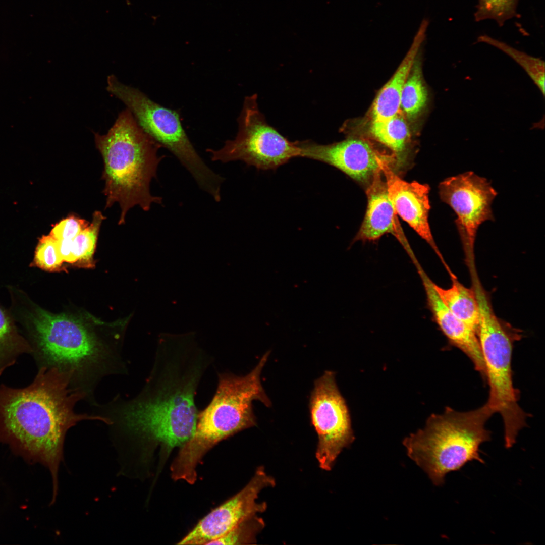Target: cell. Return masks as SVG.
<instances>
[{
	"instance_id": "6da1fadb",
	"label": "cell",
	"mask_w": 545,
	"mask_h": 545,
	"mask_svg": "<svg viewBox=\"0 0 545 545\" xmlns=\"http://www.w3.org/2000/svg\"><path fill=\"white\" fill-rule=\"evenodd\" d=\"M212 360L192 336H162L143 390L119 410L123 428L169 451L183 445L195 430L196 392Z\"/></svg>"
},
{
	"instance_id": "7a4b0ae2",
	"label": "cell",
	"mask_w": 545,
	"mask_h": 545,
	"mask_svg": "<svg viewBox=\"0 0 545 545\" xmlns=\"http://www.w3.org/2000/svg\"><path fill=\"white\" fill-rule=\"evenodd\" d=\"M72 383L68 373L41 367L26 387L0 385V443L25 460L40 463L49 470L52 503L58 495V470L67 431L83 420L110 422L106 417L75 411L85 392L72 387Z\"/></svg>"
},
{
	"instance_id": "3957f363",
	"label": "cell",
	"mask_w": 545,
	"mask_h": 545,
	"mask_svg": "<svg viewBox=\"0 0 545 545\" xmlns=\"http://www.w3.org/2000/svg\"><path fill=\"white\" fill-rule=\"evenodd\" d=\"M94 139L104 162L105 208L119 203V225L125 223L128 211L135 206L147 211L153 204H162V198L150 190L165 157L158 154L162 147L140 127L128 108L119 114L106 134L95 133Z\"/></svg>"
},
{
	"instance_id": "277c9868",
	"label": "cell",
	"mask_w": 545,
	"mask_h": 545,
	"mask_svg": "<svg viewBox=\"0 0 545 545\" xmlns=\"http://www.w3.org/2000/svg\"><path fill=\"white\" fill-rule=\"evenodd\" d=\"M267 351L248 374L224 372L217 374L215 392L207 406L199 411L195 430L181 447L171 466L172 478L193 484L196 468L203 456L222 441L257 424L252 403L267 407L271 401L261 382V373L269 355Z\"/></svg>"
},
{
	"instance_id": "5b68a950",
	"label": "cell",
	"mask_w": 545,
	"mask_h": 545,
	"mask_svg": "<svg viewBox=\"0 0 545 545\" xmlns=\"http://www.w3.org/2000/svg\"><path fill=\"white\" fill-rule=\"evenodd\" d=\"M494 414L485 403L467 411L447 407L432 414L424 428L403 441L409 457L428 474L435 485L444 484L446 474L473 460L484 463L479 447L490 439L485 427Z\"/></svg>"
},
{
	"instance_id": "8992f818",
	"label": "cell",
	"mask_w": 545,
	"mask_h": 545,
	"mask_svg": "<svg viewBox=\"0 0 545 545\" xmlns=\"http://www.w3.org/2000/svg\"><path fill=\"white\" fill-rule=\"evenodd\" d=\"M27 315L32 355L39 367L56 368L73 382L98 373L110 360L106 349L77 318L39 307Z\"/></svg>"
},
{
	"instance_id": "52a82bcc",
	"label": "cell",
	"mask_w": 545,
	"mask_h": 545,
	"mask_svg": "<svg viewBox=\"0 0 545 545\" xmlns=\"http://www.w3.org/2000/svg\"><path fill=\"white\" fill-rule=\"evenodd\" d=\"M479 310L477 332L489 386L487 402L494 413L501 416L506 448L515 443L519 431L526 424L528 414L518 404L519 392L513 382L512 359L514 344L520 334L502 323L496 315L488 295L476 296Z\"/></svg>"
},
{
	"instance_id": "ba28073f",
	"label": "cell",
	"mask_w": 545,
	"mask_h": 545,
	"mask_svg": "<svg viewBox=\"0 0 545 545\" xmlns=\"http://www.w3.org/2000/svg\"><path fill=\"white\" fill-rule=\"evenodd\" d=\"M107 90L125 103L143 131L176 157L202 190L220 201L225 179L198 153L183 127L179 113L121 83L113 75L107 77Z\"/></svg>"
},
{
	"instance_id": "9c48e42d",
	"label": "cell",
	"mask_w": 545,
	"mask_h": 545,
	"mask_svg": "<svg viewBox=\"0 0 545 545\" xmlns=\"http://www.w3.org/2000/svg\"><path fill=\"white\" fill-rule=\"evenodd\" d=\"M256 94L246 96L237 121L238 131L218 149L208 148L211 160H240L262 170H275L301 157L298 141L291 142L269 125L260 111Z\"/></svg>"
},
{
	"instance_id": "30bf717a",
	"label": "cell",
	"mask_w": 545,
	"mask_h": 545,
	"mask_svg": "<svg viewBox=\"0 0 545 545\" xmlns=\"http://www.w3.org/2000/svg\"><path fill=\"white\" fill-rule=\"evenodd\" d=\"M309 409L318 436L316 458L320 468L330 470L343 448L354 440L350 416L338 388L335 373L325 371L314 382Z\"/></svg>"
},
{
	"instance_id": "8fae6325",
	"label": "cell",
	"mask_w": 545,
	"mask_h": 545,
	"mask_svg": "<svg viewBox=\"0 0 545 545\" xmlns=\"http://www.w3.org/2000/svg\"><path fill=\"white\" fill-rule=\"evenodd\" d=\"M441 200L454 211L464 250H474L478 229L494 219L491 205L497 193L486 179L470 171L447 178L439 186Z\"/></svg>"
},
{
	"instance_id": "7c38bea8",
	"label": "cell",
	"mask_w": 545,
	"mask_h": 545,
	"mask_svg": "<svg viewBox=\"0 0 545 545\" xmlns=\"http://www.w3.org/2000/svg\"><path fill=\"white\" fill-rule=\"evenodd\" d=\"M298 144L301 157L328 164L367 186L382 172L384 165H389L396 171L394 155L379 150L365 139L349 138L326 145L304 140L298 141Z\"/></svg>"
},
{
	"instance_id": "4fadbf2b",
	"label": "cell",
	"mask_w": 545,
	"mask_h": 545,
	"mask_svg": "<svg viewBox=\"0 0 545 545\" xmlns=\"http://www.w3.org/2000/svg\"><path fill=\"white\" fill-rule=\"evenodd\" d=\"M275 484L264 468L258 467L243 489L200 520L178 544H208L245 520L264 512L267 504L257 502L258 495L263 488Z\"/></svg>"
},
{
	"instance_id": "5bb4252c",
	"label": "cell",
	"mask_w": 545,
	"mask_h": 545,
	"mask_svg": "<svg viewBox=\"0 0 545 545\" xmlns=\"http://www.w3.org/2000/svg\"><path fill=\"white\" fill-rule=\"evenodd\" d=\"M382 173L389 197L397 215L428 243L447 269L449 266L435 243L428 222L429 186L416 181L408 182L402 180L389 165L383 166Z\"/></svg>"
},
{
	"instance_id": "9a60e30c",
	"label": "cell",
	"mask_w": 545,
	"mask_h": 545,
	"mask_svg": "<svg viewBox=\"0 0 545 545\" xmlns=\"http://www.w3.org/2000/svg\"><path fill=\"white\" fill-rule=\"evenodd\" d=\"M425 289L427 304L433 319L449 343L464 353L486 383V371L476 333L457 318L444 304L416 258L413 259Z\"/></svg>"
},
{
	"instance_id": "2e32d148",
	"label": "cell",
	"mask_w": 545,
	"mask_h": 545,
	"mask_svg": "<svg viewBox=\"0 0 545 545\" xmlns=\"http://www.w3.org/2000/svg\"><path fill=\"white\" fill-rule=\"evenodd\" d=\"M382 174H377L367 186L366 211L354 241H375L384 235L391 233L408 250L411 248L389 197L387 184L382 178Z\"/></svg>"
},
{
	"instance_id": "e0dca14e",
	"label": "cell",
	"mask_w": 545,
	"mask_h": 545,
	"mask_svg": "<svg viewBox=\"0 0 545 545\" xmlns=\"http://www.w3.org/2000/svg\"><path fill=\"white\" fill-rule=\"evenodd\" d=\"M427 25V20L422 21L406 56L395 73L376 96L372 107V121L390 118L401 111L402 91L424 39Z\"/></svg>"
},
{
	"instance_id": "ac0fdd59",
	"label": "cell",
	"mask_w": 545,
	"mask_h": 545,
	"mask_svg": "<svg viewBox=\"0 0 545 545\" xmlns=\"http://www.w3.org/2000/svg\"><path fill=\"white\" fill-rule=\"evenodd\" d=\"M370 133L377 141L392 151L396 160V171L407 163L410 133L401 111L383 120L372 121Z\"/></svg>"
},
{
	"instance_id": "d6986e66",
	"label": "cell",
	"mask_w": 545,
	"mask_h": 545,
	"mask_svg": "<svg viewBox=\"0 0 545 545\" xmlns=\"http://www.w3.org/2000/svg\"><path fill=\"white\" fill-rule=\"evenodd\" d=\"M452 284L445 289L433 283L441 299L449 310L476 334L479 324V310L473 288L460 283L454 275L451 276Z\"/></svg>"
},
{
	"instance_id": "ffe728a7",
	"label": "cell",
	"mask_w": 545,
	"mask_h": 545,
	"mask_svg": "<svg viewBox=\"0 0 545 545\" xmlns=\"http://www.w3.org/2000/svg\"><path fill=\"white\" fill-rule=\"evenodd\" d=\"M32 353L28 340L19 334L11 316L0 306V376L20 355Z\"/></svg>"
},
{
	"instance_id": "44dd1931",
	"label": "cell",
	"mask_w": 545,
	"mask_h": 545,
	"mask_svg": "<svg viewBox=\"0 0 545 545\" xmlns=\"http://www.w3.org/2000/svg\"><path fill=\"white\" fill-rule=\"evenodd\" d=\"M428 93L416 59L404 84L400 100V110L408 118H415L425 107Z\"/></svg>"
},
{
	"instance_id": "7402d4cb",
	"label": "cell",
	"mask_w": 545,
	"mask_h": 545,
	"mask_svg": "<svg viewBox=\"0 0 545 545\" xmlns=\"http://www.w3.org/2000/svg\"><path fill=\"white\" fill-rule=\"evenodd\" d=\"M477 42L492 45L505 53L525 70L537 86L543 96L545 92L544 62L540 58L531 56L486 35L479 36Z\"/></svg>"
},
{
	"instance_id": "603a6c76",
	"label": "cell",
	"mask_w": 545,
	"mask_h": 545,
	"mask_svg": "<svg viewBox=\"0 0 545 545\" xmlns=\"http://www.w3.org/2000/svg\"><path fill=\"white\" fill-rule=\"evenodd\" d=\"M104 219L100 211H95L92 222L72 240V254L75 263H81L85 266H92L98 232Z\"/></svg>"
},
{
	"instance_id": "cb8c5ba5",
	"label": "cell",
	"mask_w": 545,
	"mask_h": 545,
	"mask_svg": "<svg viewBox=\"0 0 545 545\" xmlns=\"http://www.w3.org/2000/svg\"><path fill=\"white\" fill-rule=\"evenodd\" d=\"M519 0H478L475 20L480 21L487 19L495 20L501 26L507 20L516 15Z\"/></svg>"
},
{
	"instance_id": "d4e9b609",
	"label": "cell",
	"mask_w": 545,
	"mask_h": 545,
	"mask_svg": "<svg viewBox=\"0 0 545 545\" xmlns=\"http://www.w3.org/2000/svg\"><path fill=\"white\" fill-rule=\"evenodd\" d=\"M264 526L263 520L254 515L235 526L208 544H245L256 541V536Z\"/></svg>"
},
{
	"instance_id": "484cf974",
	"label": "cell",
	"mask_w": 545,
	"mask_h": 545,
	"mask_svg": "<svg viewBox=\"0 0 545 545\" xmlns=\"http://www.w3.org/2000/svg\"><path fill=\"white\" fill-rule=\"evenodd\" d=\"M63 262L58 251L57 240L50 234L43 236L36 247L31 265L52 272L60 270Z\"/></svg>"
},
{
	"instance_id": "4316f807",
	"label": "cell",
	"mask_w": 545,
	"mask_h": 545,
	"mask_svg": "<svg viewBox=\"0 0 545 545\" xmlns=\"http://www.w3.org/2000/svg\"><path fill=\"white\" fill-rule=\"evenodd\" d=\"M89 223L84 219L71 214L57 223L49 234L56 240H72Z\"/></svg>"
},
{
	"instance_id": "83f0119b",
	"label": "cell",
	"mask_w": 545,
	"mask_h": 545,
	"mask_svg": "<svg viewBox=\"0 0 545 545\" xmlns=\"http://www.w3.org/2000/svg\"><path fill=\"white\" fill-rule=\"evenodd\" d=\"M72 241L69 240H57L58 251L64 262L70 263H75L72 254Z\"/></svg>"
}]
</instances>
